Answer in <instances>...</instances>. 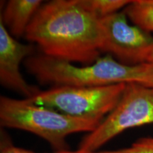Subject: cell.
I'll list each match as a JSON object with an SVG mask.
<instances>
[{
    "label": "cell",
    "instance_id": "1",
    "mask_svg": "<svg viewBox=\"0 0 153 153\" xmlns=\"http://www.w3.org/2000/svg\"><path fill=\"white\" fill-rule=\"evenodd\" d=\"M25 38L42 54L66 62L89 65L100 57V19L78 0H53L43 4L28 25Z\"/></svg>",
    "mask_w": 153,
    "mask_h": 153
},
{
    "label": "cell",
    "instance_id": "2",
    "mask_svg": "<svg viewBox=\"0 0 153 153\" xmlns=\"http://www.w3.org/2000/svg\"><path fill=\"white\" fill-rule=\"evenodd\" d=\"M24 65L39 83L53 87H102L135 83L153 87V63L126 65L108 54L82 67L43 54L33 55L25 60Z\"/></svg>",
    "mask_w": 153,
    "mask_h": 153
},
{
    "label": "cell",
    "instance_id": "3",
    "mask_svg": "<svg viewBox=\"0 0 153 153\" xmlns=\"http://www.w3.org/2000/svg\"><path fill=\"white\" fill-rule=\"evenodd\" d=\"M101 121L74 118L41 106L29 99L1 96L0 125L3 128L28 131L45 140L55 150H69L66 139L71 134L94 131Z\"/></svg>",
    "mask_w": 153,
    "mask_h": 153
},
{
    "label": "cell",
    "instance_id": "4",
    "mask_svg": "<svg viewBox=\"0 0 153 153\" xmlns=\"http://www.w3.org/2000/svg\"><path fill=\"white\" fill-rule=\"evenodd\" d=\"M126 85L55 86L29 99L72 117L102 122L118 104Z\"/></svg>",
    "mask_w": 153,
    "mask_h": 153
},
{
    "label": "cell",
    "instance_id": "5",
    "mask_svg": "<svg viewBox=\"0 0 153 153\" xmlns=\"http://www.w3.org/2000/svg\"><path fill=\"white\" fill-rule=\"evenodd\" d=\"M153 123V87L126 84L118 104L94 131L88 133L73 153L97 152L126 130Z\"/></svg>",
    "mask_w": 153,
    "mask_h": 153
},
{
    "label": "cell",
    "instance_id": "6",
    "mask_svg": "<svg viewBox=\"0 0 153 153\" xmlns=\"http://www.w3.org/2000/svg\"><path fill=\"white\" fill-rule=\"evenodd\" d=\"M127 18L124 12H117L100 19L101 53L126 65L148 62L153 53V36L129 24Z\"/></svg>",
    "mask_w": 153,
    "mask_h": 153
},
{
    "label": "cell",
    "instance_id": "7",
    "mask_svg": "<svg viewBox=\"0 0 153 153\" xmlns=\"http://www.w3.org/2000/svg\"><path fill=\"white\" fill-rule=\"evenodd\" d=\"M33 51V45L19 43L0 20V83L25 99L32 98L41 91L36 86L29 85L20 72L21 62L32 56Z\"/></svg>",
    "mask_w": 153,
    "mask_h": 153
},
{
    "label": "cell",
    "instance_id": "8",
    "mask_svg": "<svg viewBox=\"0 0 153 153\" xmlns=\"http://www.w3.org/2000/svg\"><path fill=\"white\" fill-rule=\"evenodd\" d=\"M43 4L41 0H9L6 4L0 20L11 36H25L28 25Z\"/></svg>",
    "mask_w": 153,
    "mask_h": 153
},
{
    "label": "cell",
    "instance_id": "9",
    "mask_svg": "<svg viewBox=\"0 0 153 153\" xmlns=\"http://www.w3.org/2000/svg\"><path fill=\"white\" fill-rule=\"evenodd\" d=\"M123 12L137 27L148 33L153 32V0H133Z\"/></svg>",
    "mask_w": 153,
    "mask_h": 153
},
{
    "label": "cell",
    "instance_id": "10",
    "mask_svg": "<svg viewBox=\"0 0 153 153\" xmlns=\"http://www.w3.org/2000/svg\"><path fill=\"white\" fill-rule=\"evenodd\" d=\"M131 2L129 0H78L80 6L99 19L119 12Z\"/></svg>",
    "mask_w": 153,
    "mask_h": 153
},
{
    "label": "cell",
    "instance_id": "11",
    "mask_svg": "<svg viewBox=\"0 0 153 153\" xmlns=\"http://www.w3.org/2000/svg\"><path fill=\"white\" fill-rule=\"evenodd\" d=\"M94 153H153V137H141L128 148Z\"/></svg>",
    "mask_w": 153,
    "mask_h": 153
},
{
    "label": "cell",
    "instance_id": "12",
    "mask_svg": "<svg viewBox=\"0 0 153 153\" xmlns=\"http://www.w3.org/2000/svg\"><path fill=\"white\" fill-rule=\"evenodd\" d=\"M0 153H38L35 152L33 151L25 150V149L17 148L14 146L12 143H9V141L5 142L4 140H1V149H0ZM54 153H69V151L65 152H54Z\"/></svg>",
    "mask_w": 153,
    "mask_h": 153
},
{
    "label": "cell",
    "instance_id": "13",
    "mask_svg": "<svg viewBox=\"0 0 153 153\" xmlns=\"http://www.w3.org/2000/svg\"><path fill=\"white\" fill-rule=\"evenodd\" d=\"M148 62H150V63H153V53L151 54L150 58H149Z\"/></svg>",
    "mask_w": 153,
    "mask_h": 153
},
{
    "label": "cell",
    "instance_id": "14",
    "mask_svg": "<svg viewBox=\"0 0 153 153\" xmlns=\"http://www.w3.org/2000/svg\"><path fill=\"white\" fill-rule=\"evenodd\" d=\"M69 153H73V152H72V151H69ZM89 153H93V152H89Z\"/></svg>",
    "mask_w": 153,
    "mask_h": 153
}]
</instances>
